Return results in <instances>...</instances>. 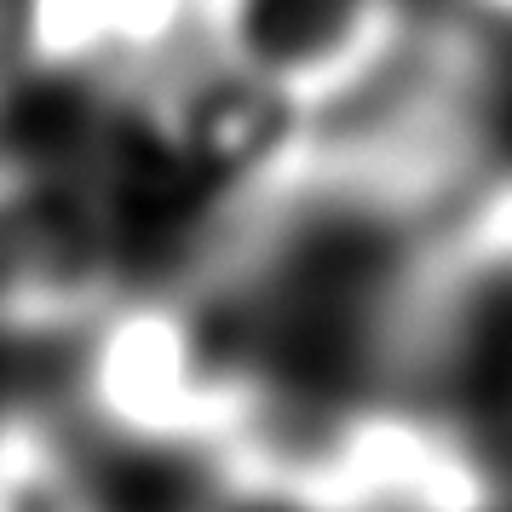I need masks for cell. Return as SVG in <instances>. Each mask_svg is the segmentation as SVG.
Masks as SVG:
<instances>
[{
    "mask_svg": "<svg viewBox=\"0 0 512 512\" xmlns=\"http://www.w3.org/2000/svg\"><path fill=\"white\" fill-rule=\"evenodd\" d=\"M495 64L466 24L420 18L346 104L305 121L288 202L323 231H415L489 173Z\"/></svg>",
    "mask_w": 512,
    "mask_h": 512,
    "instance_id": "1",
    "label": "cell"
},
{
    "mask_svg": "<svg viewBox=\"0 0 512 512\" xmlns=\"http://www.w3.org/2000/svg\"><path fill=\"white\" fill-rule=\"evenodd\" d=\"M254 328L242 300L190 277L116 294L81 328L75 409L127 449L213 472L282 415Z\"/></svg>",
    "mask_w": 512,
    "mask_h": 512,
    "instance_id": "2",
    "label": "cell"
},
{
    "mask_svg": "<svg viewBox=\"0 0 512 512\" xmlns=\"http://www.w3.org/2000/svg\"><path fill=\"white\" fill-rule=\"evenodd\" d=\"M213 484L277 512H507L489 443L432 392H374L305 426L277 415Z\"/></svg>",
    "mask_w": 512,
    "mask_h": 512,
    "instance_id": "3",
    "label": "cell"
},
{
    "mask_svg": "<svg viewBox=\"0 0 512 512\" xmlns=\"http://www.w3.org/2000/svg\"><path fill=\"white\" fill-rule=\"evenodd\" d=\"M415 24L409 0H213V52L317 121L386 70Z\"/></svg>",
    "mask_w": 512,
    "mask_h": 512,
    "instance_id": "4",
    "label": "cell"
},
{
    "mask_svg": "<svg viewBox=\"0 0 512 512\" xmlns=\"http://www.w3.org/2000/svg\"><path fill=\"white\" fill-rule=\"evenodd\" d=\"M121 294V242L98 196L18 173L0 196V340H64Z\"/></svg>",
    "mask_w": 512,
    "mask_h": 512,
    "instance_id": "5",
    "label": "cell"
},
{
    "mask_svg": "<svg viewBox=\"0 0 512 512\" xmlns=\"http://www.w3.org/2000/svg\"><path fill=\"white\" fill-rule=\"evenodd\" d=\"M110 12V70L104 93L127 98L133 87L213 52V0H104Z\"/></svg>",
    "mask_w": 512,
    "mask_h": 512,
    "instance_id": "6",
    "label": "cell"
},
{
    "mask_svg": "<svg viewBox=\"0 0 512 512\" xmlns=\"http://www.w3.org/2000/svg\"><path fill=\"white\" fill-rule=\"evenodd\" d=\"M12 70H18V0H0V104H6Z\"/></svg>",
    "mask_w": 512,
    "mask_h": 512,
    "instance_id": "7",
    "label": "cell"
},
{
    "mask_svg": "<svg viewBox=\"0 0 512 512\" xmlns=\"http://www.w3.org/2000/svg\"><path fill=\"white\" fill-rule=\"evenodd\" d=\"M461 6H472L478 18H495V24H512V0H461Z\"/></svg>",
    "mask_w": 512,
    "mask_h": 512,
    "instance_id": "8",
    "label": "cell"
},
{
    "mask_svg": "<svg viewBox=\"0 0 512 512\" xmlns=\"http://www.w3.org/2000/svg\"><path fill=\"white\" fill-rule=\"evenodd\" d=\"M29 501H35V489H0V512H29Z\"/></svg>",
    "mask_w": 512,
    "mask_h": 512,
    "instance_id": "9",
    "label": "cell"
},
{
    "mask_svg": "<svg viewBox=\"0 0 512 512\" xmlns=\"http://www.w3.org/2000/svg\"><path fill=\"white\" fill-rule=\"evenodd\" d=\"M18 173H24V167H18V162H6V156H0V196L12 190V179H18Z\"/></svg>",
    "mask_w": 512,
    "mask_h": 512,
    "instance_id": "10",
    "label": "cell"
}]
</instances>
